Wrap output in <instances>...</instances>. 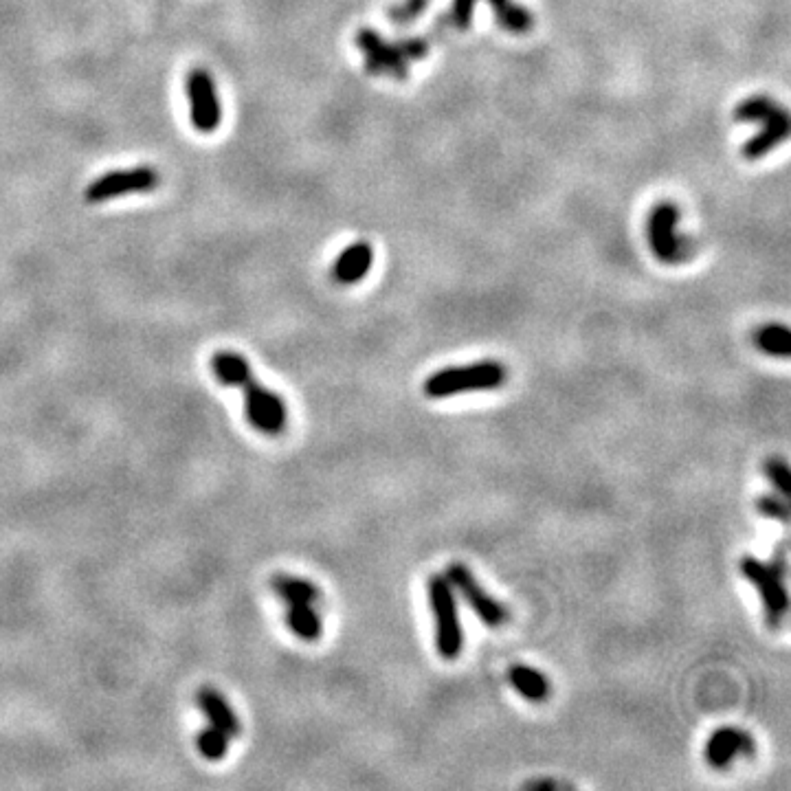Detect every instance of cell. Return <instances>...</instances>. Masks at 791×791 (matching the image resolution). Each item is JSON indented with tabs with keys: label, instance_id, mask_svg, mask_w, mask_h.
<instances>
[{
	"label": "cell",
	"instance_id": "1",
	"mask_svg": "<svg viewBox=\"0 0 791 791\" xmlns=\"http://www.w3.org/2000/svg\"><path fill=\"white\" fill-rule=\"evenodd\" d=\"M211 372L220 383L240 387L247 398V418L264 436H282L288 425L286 400L255 381L251 363L233 350H218L211 356Z\"/></svg>",
	"mask_w": 791,
	"mask_h": 791
},
{
	"label": "cell",
	"instance_id": "2",
	"mask_svg": "<svg viewBox=\"0 0 791 791\" xmlns=\"http://www.w3.org/2000/svg\"><path fill=\"white\" fill-rule=\"evenodd\" d=\"M739 570L756 592L761 594L765 620L770 629H781L789 611L787 594V545L783 543L770 561H761L756 556L741 559Z\"/></svg>",
	"mask_w": 791,
	"mask_h": 791
},
{
	"label": "cell",
	"instance_id": "3",
	"mask_svg": "<svg viewBox=\"0 0 791 791\" xmlns=\"http://www.w3.org/2000/svg\"><path fill=\"white\" fill-rule=\"evenodd\" d=\"M508 372L499 361H477L460 367H444L425 381L429 398H453L473 392H490L506 383Z\"/></svg>",
	"mask_w": 791,
	"mask_h": 791
},
{
	"label": "cell",
	"instance_id": "4",
	"mask_svg": "<svg viewBox=\"0 0 791 791\" xmlns=\"http://www.w3.org/2000/svg\"><path fill=\"white\" fill-rule=\"evenodd\" d=\"M429 605L433 614V627H436V651L442 660H458L464 649V631L458 611V598L455 589L447 581V576L429 578Z\"/></svg>",
	"mask_w": 791,
	"mask_h": 791
},
{
	"label": "cell",
	"instance_id": "5",
	"mask_svg": "<svg viewBox=\"0 0 791 791\" xmlns=\"http://www.w3.org/2000/svg\"><path fill=\"white\" fill-rule=\"evenodd\" d=\"M161 185V174L150 165L126 167V170H113L99 174L84 189V200L88 205L108 203L121 196L130 194H150Z\"/></svg>",
	"mask_w": 791,
	"mask_h": 791
},
{
	"label": "cell",
	"instance_id": "6",
	"mask_svg": "<svg viewBox=\"0 0 791 791\" xmlns=\"http://www.w3.org/2000/svg\"><path fill=\"white\" fill-rule=\"evenodd\" d=\"M185 93L189 102V121L200 135H214L222 124V104L214 75L203 66L187 73Z\"/></svg>",
	"mask_w": 791,
	"mask_h": 791
},
{
	"label": "cell",
	"instance_id": "7",
	"mask_svg": "<svg viewBox=\"0 0 791 791\" xmlns=\"http://www.w3.org/2000/svg\"><path fill=\"white\" fill-rule=\"evenodd\" d=\"M444 576H447V581L451 583V587L466 600V605H469L475 611V616L482 620L486 627L497 629V627L506 625L508 618H510L508 609L501 605L497 598L490 596L482 585H479V581L473 576V572L464 563H458V561L451 563L447 567V574H444Z\"/></svg>",
	"mask_w": 791,
	"mask_h": 791
},
{
	"label": "cell",
	"instance_id": "8",
	"mask_svg": "<svg viewBox=\"0 0 791 791\" xmlns=\"http://www.w3.org/2000/svg\"><path fill=\"white\" fill-rule=\"evenodd\" d=\"M679 207L673 203L655 205L649 222H646V236H649L651 251L657 260L666 264H677L688 258V240L677 236Z\"/></svg>",
	"mask_w": 791,
	"mask_h": 791
},
{
	"label": "cell",
	"instance_id": "9",
	"mask_svg": "<svg viewBox=\"0 0 791 791\" xmlns=\"http://www.w3.org/2000/svg\"><path fill=\"white\" fill-rule=\"evenodd\" d=\"M356 47L361 49L365 69L370 75H389L394 80H407L409 60L400 53L398 44H389L374 29H361L356 33Z\"/></svg>",
	"mask_w": 791,
	"mask_h": 791
},
{
	"label": "cell",
	"instance_id": "10",
	"mask_svg": "<svg viewBox=\"0 0 791 791\" xmlns=\"http://www.w3.org/2000/svg\"><path fill=\"white\" fill-rule=\"evenodd\" d=\"M756 752V741L750 732L741 728H719L710 734L704 756L710 767L726 770L739 756H752Z\"/></svg>",
	"mask_w": 791,
	"mask_h": 791
},
{
	"label": "cell",
	"instance_id": "11",
	"mask_svg": "<svg viewBox=\"0 0 791 791\" xmlns=\"http://www.w3.org/2000/svg\"><path fill=\"white\" fill-rule=\"evenodd\" d=\"M761 124L763 128L759 135H754L743 146V157L750 161L763 159L767 152H772L776 146H781V143L789 137V113L781 106H776L770 115H765L761 119Z\"/></svg>",
	"mask_w": 791,
	"mask_h": 791
},
{
	"label": "cell",
	"instance_id": "12",
	"mask_svg": "<svg viewBox=\"0 0 791 791\" xmlns=\"http://www.w3.org/2000/svg\"><path fill=\"white\" fill-rule=\"evenodd\" d=\"M196 704L200 710L205 712V717L209 719V726L222 730L229 739L240 737V732H242L240 719L236 715V710L229 706V701L225 699V695L220 693V690H216L214 686L198 688Z\"/></svg>",
	"mask_w": 791,
	"mask_h": 791
},
{
	"label": "cell",
	"instance_id": "13",
	"mask_svg": "<svg viewBox=\"0 0 791 791\" xmlns=\"http://www.w3.org/2000/svg\"><path fill=\"white\" fill-rule=\"evenodd\" d=\"M374 251L367 242H354L332 264V280L341 286L359 284L370 273Z\"/></svg>",
	"mask_w": 791,
	"mask_h": 791
},
{
	"label": "cell",
	"instance_id": "14",
	"mask_svg": "<svg viewBox=\"0 0 791 791\" xmlns=\"http://www.w3.org/2000/svg\"><path fill=\"white\" fill-rule=\"evenodd\" d=\"M508 684L517 695H521L530 704H543L552 693V684L545 673L537 671L528 664H512L508 668Z\"/></svg>",
	"mask_w": 791,
	"mask_h": 791
},
{
	"label": "cell",
	"instance_id": "15",
	"mask_svg": "<svg viewBox=\"0 0 791 791\" xmlns=\"http://www.w3.org/2000/svg\"><path fill=\"white\" fill-rule=\"evenodd\" d=\"M273 592L280 596L286 605L293 603H310L317 605L321 603V587L315 585L313 581H308L304 576H293V574H275L271 578Z\"/></svg>",
	"mask_w": 791,
	"mask_h": 791
},
{
	"label": "cell",
	"instance_id": "16",
	"mask_svg": "<svg viewBox=\"0 0 791 791\" xmlns=\"http://www.w3.org/2000/svg\"><path fill=\"white\" fill-rule=\"evenodd\" d=\"M286 625L304 642H317L323 633V622L315 605L293 603L286 611Z\"/></svg>",
	"mask_w": 791,
	"mask_h": 791
},
{
	"label": "cell",
	"instance_id": "17",
	"mask_svg": "<svg viewBox=\"0 0 791 791\" xmlns=\"http://www.w3.org/2000/svg\"><path fill=\"white\" fill-rule=\"evenodd\" d=\"M495 9V20L501 29L512 33H528L534 27V18L526 7L517 5L515 0H488Z\"/></svg>",
	"mask_w": 791,
	"mask_h": 791
},
{
	"label": "cell",
	"instance_id": "18",
	"mask_svg": "<svg viewBox=\"0 0 791 791\" xmlns=\"http://www.w3.org/2000/svg\"><path fill=\"white\" fill-rule=\"evenodd\" d=\"M754 343L759 345V350L767 356H776V359H787L791 352V332L783 323H767L761 330H756Z\"/></svg>",
	"mask_w": 791,
	"mask_h": 791
},
{
	"label": "cell",
	"instance_id": "19",
	"mask_svg": "<svg viewBox=\"0 0 791 791\" xmlns=\"http://www.w3.org/2000/svg\"><path fill=\"white\" fill-rule=\"evenodd\" d=\"M229 743H231V739L227 737L225 732L214 728V726H209V728H205L203 732L198 734L196 748H198L200 754H203V759H207L211 763H218V761L225 759V754L229 750Z\"/></svg>",
	"mask_w": 791,
	"mask_h": 791
},
{
	"label": "cell",
	"instance_id": "20",
	"mask_svg": "<svg viewBox=\"0 0 791 791\" xmlns=\"http://www.w3.org/2000/svg\"><path fill=\"white\" fill-rule=\"evenodd\" d=\"M776 106L778 104L772 102L770 97L756 95L745 99V102L734 108V119L741 121V124H756V121H761L765 115H770Z\"/></svg>",
	"mask_w": 791,
	"mask_h": 791
},
{
	"label": "cell",
	"instance_id": "21",
	"mask_svg": "<svg viewBox=\"0 0 791 791\" xmlns=\"http://www.w3.org/2000/svg\"><path fill=\"white\" fill-rule=\"evenodd\" d=\"M475 5H477V0H453L451 11L442 18L440 25L466 31V29L471 27V22H473Z\"/></svg>",
	"mask_w": 791,
	"mask_h": 791
},
{
	"label": "cell",
	"instance_id": "22",
	"mask_svg": "<svg viewBox=\"0 0 791 791\" xmlns=\"http://www.w3.org/2000/svg\"><path fill=\"white\" fill-rule=\"evenodd\" d=\"M427 7H429V0H403L400 5L389 9V20H392L398 27L411 25V22H416L422 14H425Z\"/></svg>",
	"mask_w": 791,
	"mask_h": 791
},
{
	"label": "cell",
	"instance_id": "23",
	"mask_svg": "<svg viewBox=\"0 0 791 791\" xmlns=\"http://www.w3.org/2000/svg\"><path fill=\"white\" fill-rule=\"evenodd\" d=\"M765 477H767V482H770V486L774 488L776 495L789 499V466H787V462L778 460V458L767 460Z\"/></svg>",
	"mask_w": 791,
	"mask_h": 791
},
{
	"label": "cell",
	"instance_id": "24",
	"mask_svg": "<svg viewBox=\"0 0 791 791\" xmlns=\"http://www.w3.org/2000/svg\"><path fill=\"white\" fill-rule=\"evenodd\" d=\"M756 510H759V515L767 517V519H774V521H789V504L787 499L781 495H763L756 499Z\"/></svg>",
	"mask_w": 791,
	"mask_h": 791
},
{
	"label": "cell",
	"instance_id": "25",
	"mask_svg": "<svg viewBox=\"0 0 791 791\" xmlns=\"http://www.w3.org/2000/svg\"><path fill=\"white\" fill-rule=\"evenodd\" d=\"M396 44H398L400 53H403L409 62L427 58V53H429V40L427 38H407V40H400Z\"/></svg>",
	"mask_w": 791,
	"mask_h": 791
}]
</instances>
